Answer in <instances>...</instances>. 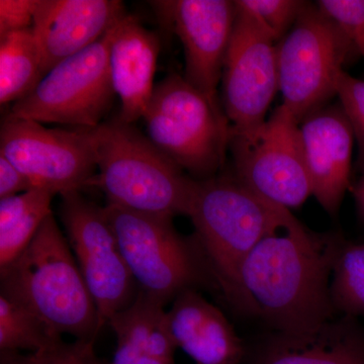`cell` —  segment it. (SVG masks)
<instances>
[{
  "label": "cell",
  "instance_id": "cell-1",
  "mask_svg": "<svg viewBox=\"0 0 364 364\" xmlns=\"http://www.w3.org/2000/svg\"><path fill=\"white\" fill-rule=\"evenodd\" d=\"M344 242L337 233L311 231L287 210L242 265L246 314L284 333L309 331L334 318L332 273Z\"/></svg>",
  "mask_w": 364,
  "mask_h": 364
},
{
  "label": "cell",
  "instance_id": "cell-2",
  "mask_svg": "<svg viewBox=\"0 0 364 364\" xmlns=\"http://www.w3.org/2000/svg\"><path fill=\"white\" fill-rule=\"evenodd\" d=\"M0 291L33 311L59 336L95 342L100 333L95 301L54 215L4 269Z\"/></svg>",
  "mask_w": 364,
  "mask_h": 364
},
{
  "label": "cell",
  "instance_id": "cell-3",
  "mask_svg": "<svg viewBox=\"0 0 364 364\" xmlns=\"http://www.w3.org/2000/svg\"><path fill=\"white\" fill-rule=\"evenodd\" d=\"M97 171L90 188H100L107 205L172 218L188 215L196 186L133 124L119 117L91 129Z\"/></svg>",
  "mask_w": 364,
  "mask_h": 364
},
{
  "label": "cell",
  "instance_id": "cell-4",
  "mask_svg": "<svg viewBox=\"0 0 364 364\" xmlns=\"http://www.w3.org/2000/svg\"><path fill=\"white\" fill-rule=\"evenodd\" d=\"M287 210L255 195L234 176L196 181L188 213L193 237L215 284L240 313L246 314L239 284L242 265Z\"/></svg>",
  "mask_w": 364,
  "mask_h": 364
},
{
  "label": "cell",
  "instance_id": "cell-5",
  "mask_svg": "<svg viewBox=\"0 0 364 364\" xmlns=\"http://www.w3.org/2000/svg\"><path fill=\"white\" fill-rule=\"evenodd\" d=\"M143 119L151 142L191 178L217 176L231 140L221 105L172 73L155 85Z\"/></svg>",
  "mask_w": 364,
  "mask_h": 364
},
{
  "label": "cell",
  "instance_id": "cell-6",
  "mask_svg": "<svg viewBox=\"0 0 364 364\" xmlns=\"http://www.w3.org/2000/svg\"><path fill=\"white\" fill-rule=\"evenodd\" d=\"M105 210L138 291L166 306L214 280L195 237L182 236L172 218L109 205Z\"/></svg>",
  "mask_w": 364,
  "mask_h": 364
},
{
  "label": "cell",
  "instance_id": "cell-7",
  "mask_svg": "<svg viewBox=\"0 0 364 364\" xmlns=\"http://www.w3.org/2000/svg\"><path fill=\"white\" fill-rule=\"evenodd\" d=\"M354 54L355 48L334 21L308 2L277 44L282 105L299 123L336 95L340 73Z\"/></svg>",
  "mask_w": 364,
  "mask_h": 364
},
{
  "label": "cell",
  "instance_id": "cell-8",
  "mask_svg": "<svg viewBox=\"0 0 364 364\" xmlns=\"http://www.w3.org/2000/svg\"><path fill=\"white\" fill-rule=\"evenodd\" d=\"M116 26L87 49L48 72L28 97L13 105L9 117L78 129H95L104 123L117 95L109 69Z\"/></svg>",
  "mask_w": 364,
  "mask_h": 364
},
{
  "label": "cell",
  "instance_id": "cell-9",
  "mask_svg": "<svg viewBox=\"0 0 364 364\" xmlns=\"http://www.w3.org/2000/svg\"><path fill=\"white\" fill-rule=\"evenodd\" d=\"M233 176L267 202L287 210L312 196L299 123L280 105L257 130L231 135Z\"/></svg>",
  "mask_w": 364,
  "mask_h": 364
},
{
  "label": "cell",
  "instance_id": "cell-10",
  "mask_svg": "<svg viewBox=\"0 0 364 364\" xmlns=\"http://www.w3.org/2000/svg\"><path fill=\"white\" fill-rule=\"evenodd\" d=\"M0 155L28 177L33 188L54 196L81 193L97 171L91 129H50L9 117L0 130Z\"/></svg>",
  "mask_w": 364,
  "mask_h": 364
},
{
  "label": "cell",
  "instance_id": "cell-11",
  "mask_svg": "<svg viewBox=\"0 0 364 364\" xmlns=\"http://www.w3.org/2000/svg\"><path fill=\"white\" fill-rule=\"evenodd\" d=\"M61 198L60 218L97 306L102 331L112 316L133 303L138 287L124 259L105 207L86 200L80 191Z\"/></svg>",
  "mask_w": 364,
  "mask_h": 364
},
{
  "label": "cell",
  "instance_id": "cell-12",
  "mask_svg": "<svg viewBox=\"0 0 364 364\" xmlns=\"http://www.w3.org/2000/svg\"><path fill=\"white\" fill-rule=\"evenodd\" d=\"M222 74V107L231 135H246L267 121L279 91L277 44L255 18L237 6Z\"/></svg>",
  "mask_w": 364,
  "mask_h": 364
},
{
  "label": "cell",
  "instance_id": "cell-13",
  "mask_svg": "<svg viewBox=\"0 0 364 364\" xmlns=\"http://www.w3.org/2000/svg\"><path fill=\"white\" fill-rule=\"evenodd\" d=\"M163 25L183 46V77L213 102L221 105L218 86L233 33L237 7L229 0L151 1Z\"/></svg>",
  "mask_w": 364,
  "mask_h": 364
},
{
  "label": "cell",
  "instance_id": "cell-14",
  "mask_svg": "<svg viewBox=\"0 0 364 364\" xmlns=\"http://www.w3.org/2000/svg\"><path fill=\"white\" fill-rule=\"evenodd\" d=\"M312 196L328 214L338 213L351 189L355 136L341 105H326L299 123Z\"/></svg>",
  "mask_w": 364,
  "mask_h": 364
},
{
  "label": "cell",
  "instance_id": "cell-15",
  "mask_svg": "<svg viewBox=\"0 0 364 364\" xmlns=\"http://www.w3.org/2000/svg\"><path fill=\"white\" fill-rule=\"evenodd\" d=\"M127 14L119 0H39L32 28L45 75L102 39Z\"/></svg>",
  "mask_w": 364,
  "mask_h": 364
},
{
  "label": "cell",
  "instance_id": "cell-16",
  "mask_svg": "<svg viewBox=\"0 0 364 364\" xmlns=\"http://www.w3.org/2000/svg\"><path fill=\"white\" fill-rule=\"evenodd\" d=\"M169 333L176 348L196 364H240L245 348L224 313L198 293L188 289L167 311Z\"/></svg>",
  "mask_w": 364,
  "mask_h": 364
},
{
  "label": "cell",
  "instance_id": "cell-17",
  "mask_svg": "<svg viewBox=\"0 0 364 364\" xmlns=\"http://www.w3.org/2000/svg\"><path fill=\"white\" fill-rule=\"evenodd\" d=\"M159 38L141 21L127 14L114 28L109 48L114 90L122 104L119 119L134 124L142 119L154 90Z\"/></svg>",
  "mask_w": 364,
  "mask_h": 364
},
{
  "label": "cell",
  "instance_id": "cell-18",
  "mask_svg": "<svg viewBox=\"0 0 364 364\" xmlns=\"http://www.w3.org/2000/svg\"><path fill=\"white\" fill-rule=\"evenodd\" d=\"M255 364H364V331L341 316L305 332H273Z\"/></svg>",
  "mask_w": 364,
  "mask_h": 364
},
{
  "label": "cell",
  "instance_id": "cell-19",
  "mask_svg": "<svg viewBox=\"0 0 364 364\" xmlns=\"http://www.w3.org/2000/svg\"><path fill=\"white\" fill-rule=\"evenodd\" d=\"M107 326L116 334L117 344L176 363L177 348L169 333L167 311L157 299L139 291L133 303L112 316Z\"/></svg>",
  "mask_w": 364,
  "mask_h": 364
},
{
  "label": "cell",
  "instance_id": "cell-20",
  "mask_svg": "<svg viewBox=\"0 0 364 364\" xmlns=\"http://www.w3.org/2000/svg\"><path fill=\"white\" fill-rule=\"evenodd\" d=\"M54 195L33 188L0 200V269H4L35 238L48 215L52 214Z\"/></svg>",
  "mask_w": 364,
  "mask_h": 364
},
{
  "label": "cell",
  "instance_id": "cell-21",
  "mask_svg": "<svg viewBox=\"0 0 364 364\" xmlns=\"http://www.w3.org/2000/svg\"><path fill=\"white\" fill-rule=\"evenodd\" d=\"M45 77L33 28L0 37V104L20 102Z\"/></svg>",
  "mask_w": 364,
  "mask_h": 364
},
{
  "label": "cell",
  "instance_id": "cell-22",
  "mask_svg": "<svg viewBox=\"0 0 364 364\" xmlns=\"http://www.w3.org/2000/svg\"><path fill=\"white\" fill-rule=\"evenodd\" d=\"M63 340L28 306L0 291V352H39Z\"/></svg>",
  "mask_w": 364,
  "mask_h": 364
},
{
  "label": "cell",
  "instance_id": "cell-23",
  "mask_svg": "<svg viewBox=\"0 0 364 364\" xmlns=\"http://www.w3.org/2000/svg\"><path fill=\"white\" fill-rule=\"evenodd\" d=\"M331 298L336 314L364 316V242H344L335 261Z\"/></svg>",
  "mask_w": 364,
  "mask_h": 364
},
{
  "label": "cell",
  "instance_id": "cell-24",
  "mask_svg": "<svg viewBox=\"0 0 364 364\" xmlns=\"http://www.w3.org/2000/svg\"><path fill=\"white\" fill-rule=\"evenodd\" d=\"M236 6L252 14L275 42L291 30L308 2L299 0H237Z\"/></svg>",
  "mask_w": 364,
  "mask_h": 364
},
{
  "label": "cell",
  "instance_id": "cell-25",
  "mask_svg": "<svg viewBox=\"0 0 364 364\" xmlns=\"http://www.w3.org/2000/svg\"><path fill=\"white\" fill-rule=\"evenodd\" d=\"M336 95L358 141V165L364 176V81L342 71L337 80Z\"/></svg>",
  "mask_w": 364,
  "mask_h": 364
},
{
  "label": "cell",
  "instance_id": "cell-26",
  "mask_svg": "<svg viewBox=\"0 0 364 364\" xmlns=\"http://www.w3.org/2000/svg\"><path fill=\"white\" fill-rule=\"evenodd\" d=\"M317 6L364 56V0H318Z\"/></svg>",
  "mask_w": 364,
  "mask_h": 364
},
{
  "label": "cell",
  "instance_id": "cell-27",
  "mask_svg": "<svg viewBox=\"0 0 364 364\" xmlns=\"http://www.w3.org/2000/svg\"><path fill=\"white\" fill-rule=\"evenodd\" d=\"M39 354L42 364H107L97 358L95 342L75 340L67 343L61 340Z\"/></svg>",
  "mask_w": 364,
  "mask_h": 364
},
{
  "label": "cell",
  "instance_id": "cell-28",
  "mask_svg": "<svg viewBox=\"0 0 364 364\" xmlns=\"http://www.w3.org/2000/svg\"><path fill=\"white\" fill-rule=\"evenodd\" d=\"M39 0H0V37L33 26Z\"/></svg>",
  "mask_w": 364,
  "mask_h": 364
},
{
  "label": "cell",
  "instance_id": "cell-29",
  "mask_svg": "<svg viewBox=\"0 0 364 364\" xmlns=\"http://www.w3.org/2000/svg\"><path fill=\"white\" fill-rule=\"evenodd\" d=\"M33 189L28 177L13 163L0 155V200Z\"/></svg>",
  "mask_w": 364,
  "mask_h": 364
},
{
  "label": "cell",
  "instance_id": "cell-30",
  "mask_svg": "<svg viewBox=\"0 0 364 364\" xmlns=\"http://www.w3.org/2000/svg\"><path fill=\"white\" fill-rule=\"evenodd\" d=\"M107 364H176V363H168V361L141 353L124 345L117 344L114 358L111 363Z\"/></svg>",
  "mask_w": 364,
  "mask_h": 364
},
{
  "label": "cell",
  "instance_id": "cell-31",
  "mask_svg": "<svg viewBox=\"0 0 364 364\" xmlns=\"http://www.w3.org/2000/svg\"><path fill=\"white\" fill-rule=\"evenodd\" d=\"M0 364H42L39 352L21 354V352H0Z\"/></svg>",
  "mask_w": 364,
  "mask_h": 364
},
{
  "label": "cell",
  "instance_id": "cell-32",
  "mask_svg": "<svg viewBox=\"0 0 364 364\" xmlns=\"http://www.w3.org/2000/svg\"><path fill=\"white\" fill-rule=\"evenodd\" d=\"M358 207V214L364 222V176L359 179L358 183L351 188Z\"/></svg>",
  "mask_w": 364,
  "mask_h": 364
}]
</instances>
